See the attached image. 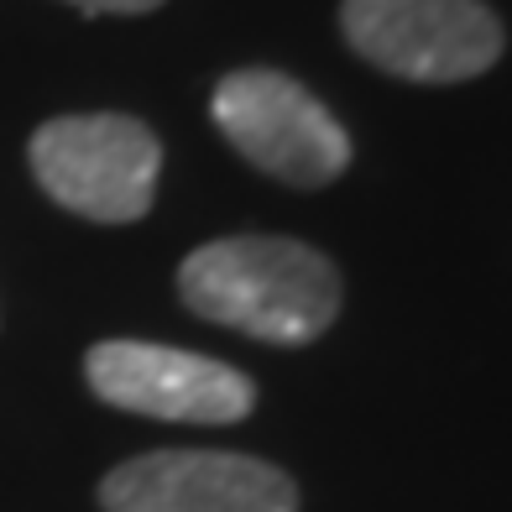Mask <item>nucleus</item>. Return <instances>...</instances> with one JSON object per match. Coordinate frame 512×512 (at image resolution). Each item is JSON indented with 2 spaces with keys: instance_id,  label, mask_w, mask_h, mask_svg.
<instances>
[{
  "instance_id": "nucleus-2",
  "label": "nucleus",
  "mask_w": 512,
  "mask_h": 512,
  "mask_svg": "<svg viewBox=\"0 0 512 512\" xmlns=\"http://www.w3.org/2000/svg\"><path fill=\"white\" fill-rule=\"evenodd\" d=\"M27 162L58 209L95 225H131L157 199L162 142L147 121L121 110L53 115L32 131Z\"/></svg>"
},
{
  "instance_id": "nucleus-5",
  "label": "nucleus",
  "mask_w": 512,
  "mask_h": 512,
  "mask_svg": "<svg viewBox=\"0 0 512 512\" xmlns=\"http://www.w3.org/2000/svg\"><path fill=\"white\" fill-rule=\"evenodd\" d=\"M84 382L100 403L162 424H241L256 408V382L241 366L157 340H100L84 351Z\"/></svg>"
},
{
  "instance_id": "nucleus-4",
  "label": "nucleus",
  "mask_w": 512,
  "mask_h": 512,
  "mask_svg": "<svg viewBox=\"0 0 512 512\" xmlns=\"http://www.w3.org/2000/svg\"><path fill=\"white\" fill-rule=\"evenodd\" d=\"M340 32L361 63L408 84L481 79L507 53V32L486 0H345Z\"/></svg>"
},
{
  "instance_id": "nucleus-1",
  "label": "nucleus",
  "mask_w": 512,
  "mask_h": 512,
  "mask_svg": "<svg viewBox=\"0 0 512 512\" xmlns=\"http://www.w3.org/2000/svg\"><path fill=\"white\" fill-rule=\"evenodd\" d=\"M183 309L262 345H314L340 319V272L293 236H220L183 256Z\"/></svg>"
},
{
  "instance_id": "nucleus-7",
  "label": "nucleus",
  "mask_w": 512,
  "mask_h": 512,
  "mask_svg": "<svg viewBox=\"0 0 512 512\" xmlns=\"http://www.w3.org/2000/svg\"><path fill=\"white\" fill-rule=\"evenodd\" d=\"M63 6H74L84 16H147L157 6H168V0H63Z\"/></svg>"
},
{
  "instance_id": "nucleus-6",
  "label": "nucleus",
  "mask_w": 512,
  "mask_h": 512,
  "mask_svg": "<svg viewBox=\"0 0 512 512\" xmlns=\"http://www.w3.org/2000/svg\"><path fill=\"white\" fill-rule=\"evenodd\" d=\"M105 512H298L283 465L241 450H147L100 481Z\"/></svg>"
},
{
  "instance_id": "nucleus-3",
  "label": "nucleus",
  "mask_w": 512,
  "mask_h": 512,
  "mask_svg": "<svg viewBox=\"0 0 512 512\" xmlns=\"http://www.w3.org/2000/svg\"><path fill=\"white\" fill-rule=\"evenodd\" d=\"M209 121L256 173L288 189H324L351 168V136L314 89L283 68H236L209 95Z\"/></svg>"
}]
</instances>
